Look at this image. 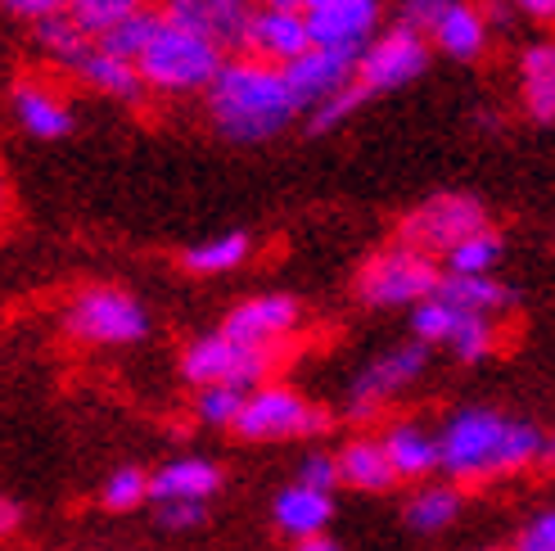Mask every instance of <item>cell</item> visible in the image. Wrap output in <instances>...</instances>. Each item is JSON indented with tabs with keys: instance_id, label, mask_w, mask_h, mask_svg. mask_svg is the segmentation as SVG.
Returning a JSON list of instances; mask_svg holds the SVG:
<instances>
[{
	"instance_id": "d6a6232c",
	"label": "cell",
	"mask_w": 555,
	"mask_h": 551,
	"mask_svg": "<svg viewBox=\"0 0 555 551\" xmlns=\"http://www.w3.org/2000/svg\"><path fill=\"white\" fill-rule=\"evenodd\" d=\"M5 10L14 18H27V23H46L54 14H64L68 10V0H5Z\"/></svg>"
},
{
	"instance_id": "d4e9b609",
	"label": "cell",
	"mask_w": 555,
	"mask_h": 551,
	"mask_svg": "<svg viewBox=\"0 0 555 551\" xmlns=\"http://www.w3.org/2000/svg\"><path fill=\"white\" fill-rule=\"evenodd\" d=\"M244 254H248V240L244 235H231V240H217V244H204V249L181 254V271H194V276L227 271V267L244 262Z\"/></svg>"
},
{
	"instance_id": "4316f807",
	"label": "cell",
	"mask_w": 555,
	"mask_h": 551,
	"mask_svg": "<svg viewBox=\"0 0 555 551\" xmlns=\"http://www.w3.org/2000/svg\"><path fill=\"white\" fill-rule=\"evenodd\" d=\"M496 249H502V240H496V231H483V235H475V240L456 244V249L448 254V262L456 267V276H479V271L496 258Z\"/></svg>"
},
{
	"instance_id": "44dd1931",
	"label": "cell",
	"mask_w": 555,
	"mask_h": 551,
	"mask_svg": "<svg viewBox=\"0 0 555 551\" xmlns=\"http://www.w3.org/2000/svg\"><path fill=\"white\" fill-rule=\"evenodd\" d=\"M217 471L212 465H199V461H190V465H172V471H163L154 475V498L158 502H194V498H204V492L217 488Z\"/></svg>"
},
{
	"instance_id": "8d00e7d4",
	"label": "cell",
	"mask_w": 555,
	"mask_h": 551,
	"mask_svg": "<svg viewBox=\"0 0 555 551\" xmlns=\"http://www.w3.org/2000/svg\"><path fill=\"white\" fill-rule=\"evenodd\" d=\"M511 5L533 18H555V0H511Z\"/></svg>"
},
{
	"instance_id": "ac0fdd59",
	"label": "cell",
	"mask_w": 555,
	"mask_h": 551,
	"mask_svg": "<svg viewBox=\"0 0 555 551\" xmlns=\"http://www.w3.org/2000/svg\"><path fill=\"white\" fill-rule=\"evenodd\" d=\"M339 471H344V479L352 488H375V492L393 488L402 479L393 457H388V448L384 444H371V438H357V444H348V452L339 457Z\"/></svg>"
},
{
	"instance_id": "277c9868",
	"label": "cell",
	"mask_w": 555,
	"mask_h": 551,
	"mask_svg": "<svg viewBox=\"0 0 555 551\" xmlns=\"http://www.w3.org/2000/svg\"><path fill=\"white\" fill-rule=\"evenodd\" d=\"M483 231H492L488 213L469 195H438L425 208H415V213L402 217L398 222V244H406V249H415V254H429V258L434 254L448 258L456 244L475 240Z\"/></svg>"
},
{
	"instance_id": "8992f818",
	"label": "cell",
	"mask_w": 555,
	"mask_h": 551,
	"mask_svg": "<svg viewBox=\"0 0 555 551\" xmlns=\"http://www.w3.org/2000/svg\"><path fill=\"white\" fill-rule=\"evenodd\" d=\"M158 10L168 23L212 41L221 54H244L248 27L262 5L258 0H158Z\"/></svg>"
},
{
	"instance_id": "cb8c5ba5",
	"label": "cell",
	"mask_w": 555,
	"mask_h": 551,
	"mask_svg": "<svg viewBox=\"0 0 555 551\" xmlns=\"http://www.w3.org/2000/svg\"><path fill=\"white\" fill-rule=\"evenodd\" d=\"M425 362V348H402V353H393V357H388V362H379L366 380H362V389H357V398H362V402H371V398H379L384 389H393V384H402L415 367H421Z\"/></svg>"
},
{
	"instance_id": "1f68e13d",
	"label": "cell",
	"mask_w": 555,
	"mask_h": 551,
	"mask_svg": "<svg viewBox=\"0 0 555 551\" xmlns=\"http://www.w3.org/2000/svg\"><path fill=\"white\" fill-rule=\"evenodd\" d=\"M393 5H398V14H402L406 27H421V33H429V23L442 14L448 0H393Z\"/></svg>"
},
{
	"instance_id": "f1b7e54d",
	"label": "cell",
	"mask_w": 555,
	"mask_h": 551,
	"mask_svg": "<svg viewBox=\"0 0 555 551\" xmlns=\"http://www.w3.org/2000/svg\"><path fill=\"white\" fill-rule=\"evenodd\" d=\"M461 325V312H452L448 303H425L421 312H415V330H421V339H452Z\"/></svg>"
},
{
	"instance_id": "5b68a950",
	"label": "cell",
	"mask_w": 555,
	"mask_h": 551,
	"mask_svg": "<svg viewBox=\"0 0 555 551\" xmlns=\"http://www.w3.org/2000/svg\"><path fill=\"white\" fill-rule=\"evenodd\" d=\"M448 281L429 254H415L406 244H393V249L375 254L362 271H357V298L362 303H411L421 294H438V285Z\"/></svg>"
},
{
	"instance_id": "e0dca14e",
	"label": "cell",
	"mask_w": 555,
	"mask_h": 551,
	"mask_svg": "<svg viewBox=\"0 0 555 551\" xmlns=\"http://www.w3.org/2000/svg\"><path fill=\"white\" fill-rule=\"evenodd\" d=\"M163 10H154V5H145V10H135L131 18H122V23H114L108 33H100L95 37V46L104 50V54H114V60H127V64H141L145 60V50L154 46V37L163 33Z\"/></svg>"
},
{
	"instance_id": "74e56055",
	"label": "cell",
	"mask_w": 555,
	"mask_h": 551,
	"mask_svg": "<svg viewBox=\"0 0 555 551\" xmlns=\"http://www.w3.org/2000/svg\"><path fill=\"white\" fill-rule=\"evenodd\" d=\"M348 5H366V0H302V14H321V10H348Z\"/></svg>"
},
{
	"instance_id": "4dcf8cb0",
	"label": "cell",
	"mask_w": 555,
	"mask_h": 551,
	"mask_svg": "<svg viewBox=\"0 0 555 551\" xmlns=\"http://www.w3.org/2000/svg\"><path fill=\"white\" fill-rule=\"evenodd\" d=\"M199 411L208 421H221V425H235V417H240V402H235V394L231 389H208L204 398H199Z\"/></svg>"
},
{
	"instance_id": "2e32d148",
	"label": "cell",
	"mask_w": 555,
	"mask_h": 551,
	"mask_svg": "<svg viewBox=\"0 0 555 551\" xmlns=\"http://www.w3.org/2000/svg\"><path fill=\"white\" fill-rule=\"evenodd\" d=\"M524 108L538 123H555V46H529L519 60Z\"/></svg>"
},
{
	"instance_id": "5bb4252c",
	"label": "cell",
	"mask_w": 555,
	"mask_h": 551,
	"mask_svg": "<svg viewBox=\"0 0 555 551\" xmlns=\"http://www.w3.org/2000/svg\"><path fill=\"white\" fill-rule=\"evenodd\" d=\"M425 37L438 50H448L452 60H475V54L483 50V41H488V18H483L479 5H469V0H448L442 14L429 23Z\"/></svg>"
},
{
	"instance_id": "9c48e42d",
	"label": "cell",
	"mask_w": 555,
	"mask_h": 551,
	"mask_svg": "<svg viewBox=\"0 0 555 551\" xmlns=\"http://www.w3.org/2000/svg\"><path fill=\"white\" fill-rule=\"evenodd\" d=\"M141 330H145L141 308L122 290L108 285H91L68 312V335L81 344H127L141 339Z\"/></svg>"
},
{
	"instance_id": "f35d334b",
	"label": "cell",
	"mask_w": 555,
	"mask_h": 551,
	"mask_svg": "<svg viewBox=\"0 0 555 551\" xmlns=\"http://www.w3.org/2000/svg\"><path fill=\"white\" fill-rule=\"evenodd\" d=\"M294 551H339V547L330 542V538H321V534H308V538H302Z\"/></svg>"
},
{
	"instance_id": "ab89813d",
	"label": "cell",
	"mask_w": 555,
	"mask_h": 551,
	"mask_svg": "<svg viewBox=\"0 0 555 551\" xmlns=\"http://www.w3.org/2000/svg\"><path fill=\"white\" fill-rule=\"evenodd\" d=\"M267 10H302V0H258Z\"/></svg>"
},
{
	"instance_id": "484cf974",
	"label": "cell",
	"mask_w": 555,
	"mask_h": 551,
	"mask_svg": "<svg viewBox=\"0 0 555 551\" xmlns=\"http://www.w3.org/2000/svg\"><path fill=\"white\" fill-rule=\"evenodd\" d=\"M384 448H388V457H393V465H398V475H402V479L425 475L429 465H434V448L421 444V438H411V434H393Z\"/></svg>"
},
{
	"instance_id": "83f0119b",
	"label": "cell",
	"mask_w": 555,
	"mask_h": 551,
	"mask_svg": "<svg viewBox=\"0 0 555 551\" xmlns=\"http://www.w3.org/2000/svg\"><path fill=\"white\" fill-rule=\"evenodd\" d=\"M452 511H456V492L452 488H429V492H421V498H411L406 520H411V525H421V529H434Z\"/></svg>"
},
{
	"instance_id": "603a6c76",
	"label": "cell",
	"mask_w": 555,
	"mask_h": 551,
	"mask_svg": "<svg viewBox=\"0 0 555 551\" xmlns=\"http://www.w3.org/2000/svg\"><path fill=\"white\" fill-rule=\"evenodd\" d=\"M150 0H68V14L87 27L91 37H100V33H108L114 23H122V18H131L135 10H145Z\"/></svg>"
},
{
	"instance_id": "d6986e66",
	"label": "cell",
	"mask_w": 555,
	"mask_h": 551,
	"mask_svg": "<svg viewBox=\"0 0 555 551\" xmlns=\"http://www.w3.org/2000/svg\"><path fill=\"white\" fill-rule=\"evenodd\" d=\"M37 46L50 54L54 64H64V68H73L81 54H87L91 46H95V37L81 27L68 10L64 14H54V18H46V23H37Z\"/></svg>"
},
{
	"instance_id": "7402d4cb",
	"label": "cell",
	"mask_w": 555,
	"mask_h": 551,
	"mask_svg": "<svg viewBox=\"0 0 555 551\" xmlns=\"http://www.w3.org/2000/svg\"><path fill=\"white\" fill-rule=\"evenodd\" d=\"M275 515H281V525L285 529H294V534H317L321 525H325V515H330V502H325V492L321 488H294V492H285L281 502H275Z\"/></svg>"
},
{
	"instance_id": "d590c367",
	"label": "cell",
	"mask_w": 555,
	"mask_h": 551,
	"mask_svg": "<svg viewBox=\"0 0 555 551\" xmlns=\"http://www.w3.org/2000/svg\"><path fill=\"white\" fill-rule=\"evenodd\" d=\"M163 520H168V525H194V520H199V507L194 502H172V507H163Z\"/></svg>"
},
{
	"instance_id": "7a4b0ae2",
	"label": "cell",
	"mask_w": 555,
	"mask_h": 551,
	"mask_svg": "<svg viewBox=\"0 0 555 551\" xmlns=\"http://www.w3.org/2000/svg\"><path fill=\"white\" fill-rule=\"evenodd\" d=\"M227 60L231 54H221L199 33H185V27H177V23H163V33L154 37V46L145 50V60L135 68H141L150 91L181 95V91H208Z\"/></svg>"
},
{
	"instance_id": "ba28073f",
	"label": "cell",
	"mask_w": 555,
	"mask_h": 551,
	"mask_svg": "<svg viewBox=\"0 0 555 551\" xmlns=\"http://www.w3.org/2000/svg\"><path fill=\"white\" fill-rule=\"evenodd\" d=\"M330 411L302 402L298 394H289L285 384H267V389L244 402V411L235 417V434L240 438H289V434H325Z\"/></svg>"
},
{
	"instance_id": "836d02e7",
	"label": "cell",
	"mask_w": 555,
	"mask_h": 551,
	"mask_svg": "<svg viewBox=\"0 0 555 551\" xmlns=\"http://www.w3.org/2000/svg\"><path fill=\"white\" fill-rule=\"evenodd\" d=\"M339 475H344V471H339V461L312 457V461H308V471H302V484H308V488H321V492H325L330 484H339Z\"/></svg>"
},
{
	"instance_id": "7c38bea8",
	"label": "cell",
	"mask_w": 555,
	"mask_h": 551,
	"mask_svg": "<svg viewBox=\"0 0 555 551\" xmlns=\"http://www.w3.org/2000/svg\"><path fill=\"white\" fill-rule=\"evenodd\" d=\"M298 321V303L294 298H254L235 308L227 321H221V339L231 344H248V348H267L281 344Z\"/></svg>"
},
{
	"instance_id": "60d3db41",
	"label": "cell",
	"mask_w": 555,
	"mask_h": 551,
	"mask_svg": "<svg viewBox=\"0 0 555 551\" xmlns=\"http://www.w3.org/2000/svg\"><path fill=\"white\" fill-rule=\"evenodd\" d=\"M546 465H555V448H551V457H546Z\"/></svg>"
},
{
	"instance_id": "30bf717a",
	"label": "cell",
	"mask_w": 555,
	"mask_h": 551,
	"mask_svg": "<svg viewBox=\"0 0 555 551\" xmlns=\"http://www.w3.org/2000/svg\"><path fill=\"white\" fill-rule=\"evenodd\" d=\"M357 64H362V54H352V50L312 46L302 60H294L285 68V81H289L298 108H321L330 95H339L348 81L357 77Z\"/></svg>"
},
{
	"instance_id": "ffe728a7",
	"label": "cell",
	"mask_w": 555,
	"mask_h": 551,
	"mask_svg": "<svg viewBox=\"0 0 555 551\" xmlns=\"http://www.w3.org/2000/svg\"><path fill=\"white\" fill-rule=\"evenodd\" d=\"M438 303H448L452 312H488V308H502L506 303V290L502 285H492V281H483V276H448V281L438 285V294H434Z\"/></svg>"
},
{
	"instance_id": "f546056e",
	"label": "cell",
	"mask_w": 555,
	"mask_h": 551,
	"mask_svg": "<svg viewBox=\"0 0 555 551\" xmlns=\"http://www.w3.org/2000/svg\"><path fill=\"white\" fill-rule=\"evenodd\" d=\"M150 488H154V479H145L141 471H127V475H118L114 484H108V492H104V507H108V511H131L135 502L145 498Z\"/></svg>"
},
{
	"instance_id": "52a82bcc",
	"label": "cell",
	"mask_w": 555,
	"mask_h": 551,
	"mask_svg": "<svg viewBox=\"0 0 555 551\" xmlns=\"http://www.w3.org/2000/svg\"><path fill=\"white\" fill-rule=\"evenodd\" d=\"M425 60H429L425 33H421V27L398 23V27H388L384 37H375L366 46V54H362V64H357V77L352 81H357V91L371 100L379 91H393V87H402V81H411L415 73L425 68Z\"/></svg>"
},
{
	"instance_id": "3957f363",
	"label": "cell",
	"mask_w": 555,
	"mask_h": 551,
	"mask_svg": "<svg viewBox=\"0 0 555 551\" xmlns=\"http://www.w3.org/2000/svg\"><path fill=\"white\" fill-rule=\"evenodd\" d=\"M294 357H298V344H289V339L267 344V348H248V344H231L217 335V339H204L185 353V375L194 384H208V389H235V384L285 371Z\"/></svg>"
},
{
	"instance_id": "6da1fadb",
	"label": "cell",
	"mask_w": 555,
	"mask_h": 551,
	"mask_svg": "<svg viewBox=\"0 0 555 551\" xmlns=\"http://www.w3.org/2000/svg\"><path fill=\"white\" fill-rule=\"evenodd\" d=\"M208 114L212 127L231 141H267L298 114V100L285 81V68L254 60V54H231L208 87Z\"/></svg>"
},
{
	"instance_id": "9a60e30c",
	"label": "cell",
	"mask_w": 555,
	"mask_h": 551,
	"mask_svg": "<svg viewBox=\"0 0 555 551\" xmlns=\"http://www.w3.org/2000/svg\"><path fill=\"white\" fill-rule=\"evenodd\" d=\"M73 77L87 81V87L100 91V95H114V100H135V95L145 91L141 68L127 64V60H114V54H104L100 46H91V50L73 64Z\"/></svg>"
},
{
	"instance_id": "4fadbf2b",
	"label": "cell",
	"mask_w": 555,
	"mask_h": 551,
	"mask_svg": "<svg viewBox=\"0 0 555 551\" xmlns=\"http://www.w3.org/2000/svg\"><path fill=\"white\" fill-rule=\"evenodd\" d=\"M10 100H14L18 123L33 136H41V141H54V136L68 131V100H64V91L54 87L50 77H23V81H14Z\"/></svg>"
},
{
	"instance_id": "8fae6325",
	"label": "cell",
	"mask_w": 555,
	"mask_h": 551,
	"mask_svg": "<svg viewBox=\"0 0 555 551\" xmlns=\"http://www.w3.org/2000/svg\"><path fill=\"white\" fill-rule=\"evenodd\" d=\"M317 41H312V27H308V14L302 10H258L254 27H248V46L244 54L254 60H267L275 68H289L294 60H302Z\"/></svg>"
},
{
	"instance_id": "e575fe53",
	"label": "cell",
	"mask_w": 555,
	"mask_h": 551,
	"mask_svg": "<svg viewBox=\"0 0 555 551\" xmlns=\"http://www.w3.org/2000/svg\"><path fill=\"white\" fill-rule=\"evenodd\" d=\"M519 551H555V520H542V525L524 538Z\"/></svg>"
}]
</instances>
